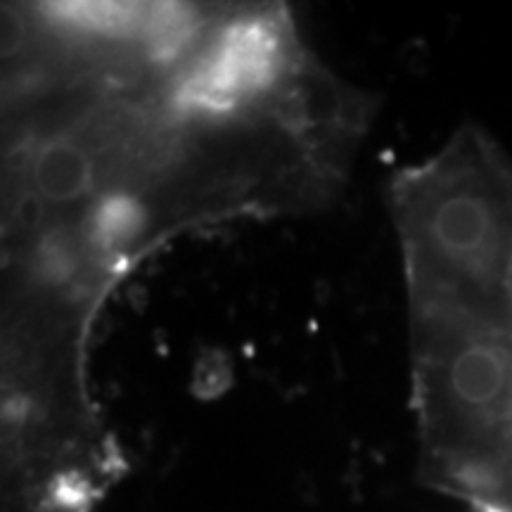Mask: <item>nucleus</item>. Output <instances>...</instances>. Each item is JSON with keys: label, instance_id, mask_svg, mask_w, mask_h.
Wrapping results in <instances>:
<instances>
[{"label": "nucleus", "instance_id": "obj_1", "mask_svg": "<svg viewBox=\"0 0 512 512\" xmlns=\"http://www.w3.org/2000/svg\"><path fill=\"white\" fill-rule=\"evenodd\" d=\"M275 3L3 5V325L91 351L188 230L330 207L370 126Z\"/></svg>", "mask_w": 512, "mask_h": 512}]
</instances>
